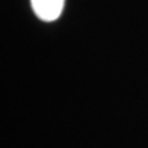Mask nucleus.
I'll use <instances>...</instances> for the list:
<instances>
[{"instance_id":"obj_1","label":"nucleus","mask_w":148,"mask_h":148,"mask_svg":"<svg viewBox=\"0 0 148 148\" xmlns=\"http://www.w3.org/2000/svg\"><path fill=\"white\" fill-rule=\"evenodd\" d=\"M65 0H30L35 15L42 21H55L60 17Z\"/></svg>"}]
</instances>
